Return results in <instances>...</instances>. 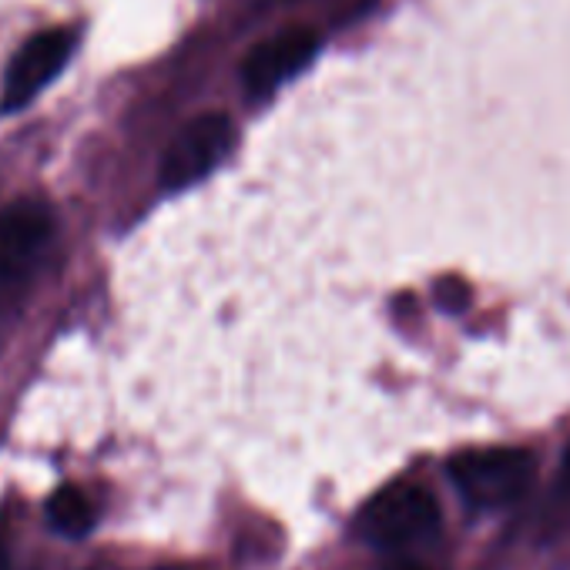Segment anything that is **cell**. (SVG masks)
<instances>
[{
	"mask_svg": "<svg viewBox=\"0 0 570 570\" xmlns=\"http://www.w3.org/2000/svg\"><path fill=\"white\" fill-rule=\"evenodd\" d=\"M440 527V503L416 483L380 490L356 517V533L376 550H400L430 540Z\"/></svg>",
	"mask_w": 570,
	"mask_h": 570,
	"instance_id": "obj_1",
	"label": "cell"
},
{
	"mask_svg": "<svg viewBox=\"0 0 570 570\" xmlns=\"http://www.w3.org/2000/svg\"><path fill=\"white\" fill-rule=\"evenodd\" d=\"M533 470H537L533 453L517 446L466 450L450 460V480L466 497V503L480 510L517 503L533 483Z\"/></svg>",
	"mask_w": 570,
	"mask_h": 570,
	"instance_id": "obj_2",
	"label": "cell"
},
{
	"mask_svg": "<svg viewBox=\"0 0 570 570\" xmlns=\"http://www.w3.org/2000/svg\"><path fill=\"white\" fill-rule=\"evenodd\" d=\"M78 38L68 28L38 31L21 45L14 61L4 71V95H0V111H21L31 105L71 61Z\"/></svg>",
	"mask_w": 570,
	"mask_h": 570,
	"instance_id": "obj_3",
	"label": "cell"
},
{
	"mask_svg": "<svg viewBox=\"0 0 570 570\" xmlns=\"http://www.w3.org/2000/svg\"><path fill=\"white\" fill-rule=\"evenodd\" d=\"M235 128L225 115H202L195 118L168 148L161 161V185L168 191L188 188L202 181L232 148Z\"/></svg>",
	"mask_w": 570,
	"mask_h": 570,
	"instance_id": "obj_4",
	"label": "cell"
},
{
	"mask_svg": "<svg viewBox=\"0 0 570 570\" xmlns=\"http://www.w3.org/2000/svg\"><path fill=\"white\" fill-rule=\"evenodd\" d=\"M55 235V212L41 198H18L0 208V282H18Z\"/></svg>",
	"mask_w": 570,
	"mask_h": 570,
	"instance_id": "obj_5",
	"label": "cell"
},
{
	"mask_svg": "<svg viewBox=\"0 0 570 570\" xmlns=\"http://www.w3.org/2000/svg\"><path fill=\"white\" fill-rule=\"evenodd\" d=\"M313 55H316V38L306 31H285V35L258 45L242 68L245 91L255 98L272 95L285 78H293L299 68H306Z\"/></svg>",
	"mask_w": 570,
	"mask_h": 570,
	"instance_id": "obj_6",
	"label": "cell"
},
{
	"mask_svg": "<svg viewBox=\"0 0 570 570\" xmlns=\"http://www.w3.org/2000/svg\"><path fill=\"white\" fill-rule=\"evenodd\" d=\"M48 520L65 537H88L95 527V507L78 487H58L48 500Z\"/></svg>",
	"mask_w": 570,
	"mask_h": 570,
	"instance_id": "obj_7",
	"label": "cell"
},
{
	"mask_svg": "<svg viewBox=\"0 0 570 570\" xmlns=\"http://www.w3.org/2000/svg\"><path fill=\"white\" fill-rule=\"evenodd\" d=\"M0 570H11V550H8L4 533H0Z\"/></svg>",
	"mask_w": 570,
	"mask_h": 570,
	"instance_id": "obj_8",
	"label": "cell"
},
{
	"mask_svg": "<svg viewBox=\"0 0 570 570\" xmlns=\"http://www.w3.org/2000/svg\"><path fill=\"white\" fill-rule=\"evenodd\" d=\"M386 570H423L420 563H396V567H386Z\"/></svg>",
	"mask_w": 570,
	"mask_h": 570,
	"instance_id": "obj_9",
	"label": "cell"
},
{
	"mask_svg": "<svg viewBox=\"0 0 570 570\" xmlns=\"http://www.w3.org/2000/svg\"><path fill=\"white\" fill-rule=\"evenodd\" d=\"M567 466H570V456H567Z\"/></svg>",
	"mask_w": 570,
	"mask_h": 570,
	"instance_id": "obj_10",
	"label": "cell"
}]
</instances>
